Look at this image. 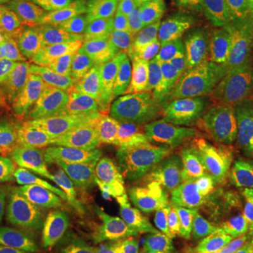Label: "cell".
Wrapping results in <instances>:
<instances>
[{
	"label": "cell",
	"instance_id": "cell-23",
	"mask_svg": "<svg viewBox=\"0 0 253 253\" xmlns=\"http://www.w3.org/2000/svg\"><path fill=\"white\" fill-rule=\"evenodd\" d=\"M63 1L91 21L107 23L134 14L148 0H63Z\"/></svg>",
	"mask_w": 253,
	"mask_h": 253
},
{
	"label": "cell",
	"instance_id": "cell-8",
	"mask_svg": "<svg viewBox=\"0 0 253 253\" xmlns=\"http://www.w3.org/2000/svg\"><path fill=\"white\" fill-rule=\"evenodd\" d=\"M145 177L180 193L196 204L203 184L201 129L190 128L172 149L149 165Z\"/></svg>",
	"mask_w": 253,
	"mask_h": 253
},
{
	"label": "cell",
	"instance_id": "cell-25",
	"mask_svg": "<svg viewBox=\"0 0 253 253\" xmlns=\"http://www.w3.org/2000/svg\"><path fill=\"white\" fill-rule=\"evenodd\" d=\"M34 126L36 124L24 123L9 116L0 118V168L13 159Z\"/></svg>",
	"mask_w": 253,
	"mask_h": 253
},
{
	"label": "cell",
	"instance_id": "cell-10",
	"mask_svg": "<svg viewBox=\"0 0 253 253\" xmlns=\"http://www.w3.org/2000/svg\"><path fill=\"white\" fill-rule=\"evenodd\" d=\"M169 26H173L172 0H149L134 14L91 26L81 49L113 51Z\"/></svg>",
	"mask_w": 253,
	"mask_h": 253
},
{
	"label": "cell",
	"instance_id": "cell-12",
	"mask_svg": "<svg viewBox=\"0 0 253 253\" xmlns=\"http://www.w3.org/2000/svg\"><path fill=\"white\" fill-rule=\"evenodd\" d=\"M58 145L78 151L93 169L132 183L142 179L151 165L142 154L121 151L94 134L79 132L71 128L59 129Z\"/></svg>",
	"mask_w": 253,
	"mask_h": 253
},
{
	"label": "cell",
	"instance_id": "cell-30",
	"mask_svg": "<svg viewBox=\"0 0 253 253\" xmlns=\"http://www.w3.org/2000/svg\"><path fill=\"white\" fill-rule=\"evenodd\" d=\"M37 251L38 248L27 246L16 239H10V238L0 239V253H37Z\"/></svg>",
	"mask_w": 253,
	"mask_h": 253
},
{
	"label": "cell",
	"instance_id": "cell-27",
	"mask_svg": "<svg viewBox=\"0 0 253 253\" xmlns=\"http://www.w3.org/2000/svg\"><path fill=\"white\" fill-rule=\"evenodd\" d=\"M193 253H239V245L210 226H201L191 245Z\"/></svg>",
	"mask_w": 253,
	"mask_h": 253
},
{
	"label": "cell",
	"instance_id": "cell-34",
	"mask_svg": "<svg viewBox=\"0 0 253 253\" xmlns=\"http://www.w3.org/2000/svg\"><path fill=\"white\" fill-rule=\"evenodd\" d=\"M14 3H17V0H0V7H7Z\"/></svg>",
	"mask_w": 253,
	"mask_h": 253
},
{
	"label": "cell",
	"instance_id": "cell-36",
	"mask_svg": "<svg viewBox=\"0 0 253 253\" xmlns=\"http://www.w3.org/2000/svg\"><path fill=\"white\" fill-rule=\"evenodd\" d=\"M248 189H253V180H252V183H251V186H249Z\"/></svg>",
	"mask_w": 253,
	"mask_h": 253
},
{
	"label": "cell",
	"instance_id": "cell-22",
	"mask_svg": "<svg viewBox=\"0 0 253 253\" xmlns=\"http://www.w3.org/2000/svg\"><path fill=\"white\" fill-rule=\"evenodd\" d=\"M253 180V113L246 120L236 142L225 184V197L248 189Z\"/></svg>",
	"mask_w": 253,
	"mask_h": 253
},
{
	"label": "cell",
	"instance_id": "cell-21",
	"mask_svg": "<svg viewBox=\"0 0 253 253\" xmlns=\"http://www.w3.org/2000/svg\"><path fill=\"white\" fill-rule=\"evenodd\" d=\"M219 231L239 246L253 245V189L238 194L221 211Z\"/></svg>",
	"mask_w": 253,
	"mask_h": 253
},
{
	"label": "cell",
	"instance_id": "cell-17",
	"mask_svg": "<svg viewBox=\"0 0 253 253\" xmlns=\"http://www.w3.org/2000/svg\"><path fill=\"white\" fill-rule=\"evenodd\" d=\"M189 129L186 120L161 96L146 113L141 154L151 163L158 161L172 149Z\"/></svg>",
	"mask_w": 253,
	"mask_h": 253
},
{
	"label": "cell",
	"instance_id": "cell-31",
	"mask_svg": "<svg viewBox=\"0 0 253 253\" xmlns=\"http://www.w3.org/2000/svg\"><path fill=\"white\" fill-rule=\"evenodd\" d=\"M37 253H69V252H66V251L61 249V248L56 245V242H52V244H48L45 245V246L38 248Z\"/></svg>",
	"mask_w": 253,
	"mask_h": 253
},
{
	"label": "cell",
	"instance_id": "cell-29",
	"mask_svg": "<svg viewBox=\"0 0 253 253\" xmlns=\"http://www.w3.org/2000/svg\"><path fill=\"white\" fill-rule=\"evenodd\" d=\"M200 228H201V225H200L199 229L194 231L193 234L184 236V238H181V239L173 242V244L166 245V246H163V248H161V249H158V251H155V252L152 253H193L191 252L193 239H194L196 234L200 231Z\"/></svg>",
	"mask_w": 253,
	"mask_h": 253
},
{
	"label": "cell",
	"instance_id": "cell-4",
	"mask_svg": "<svg viewBox=\"0 0 253 253\" xmlns=\"http://www.w3.org/2000/svg\"><path fill=\"white\" fill-rule=\"evenodd\" d=\"M166 84L168 79H163L84 94L63 114L61 123L73 131L93 134L101 124L121 113L151 107L162 96Z\"/></svg>",
	"mask_w": 253,
	"mask_h": 253
},
{
	"label": "cell",
	"instance_id": "cell-15",
	"mask_svg": "<svg viewBox=\"0 0 253 253\" xmlns=\"http://www.w3.org/2000/svg\"><path fill=\"white\" fill-rule=\"evenodd\" d=\"M1 23L0 61L9 72L31 79L49 51H46L36 30L14 13H1Z\"/></svg>",
	"mask_w": 253,
	"mask_h": 253
},
{
	"label": "cell",
	"instance_id": "cell-35",
	"mask_svg": "<svg viewBox=\"0 0 253 253\" xmlns=\"http://www.w3.org/2000/svg\"><path fill=\"white\" fill-rule=\"evenodd\" d=\"M1 31H3V23H1V13H0V36H1Z\"/></svg>",
	"mask_w": 253,
	"mask_h": 253
},
{
	"label": "cell",
	"instance_id": "cell-7",
	"mask_svg": "<svg viewBox=\"0 0 253 253\" xmlns=\"http://www.w3.org/2000/svg\"><path fill=\"white\" fill-rule=\"evenodd\" d=\"M162 97L193 129L212 126L241 106L222 87L218 73L168 82Z\"/></svg>",
	"mask_w": 253,
	"mask_h": 253
},
{
	"label": "cell",
	"instance_id": "cell-11",
	"mask_svg": "<svg viewBox=\"0 0 253 253\" xmlns=\"http://www.w3.org/2000/svg\"><path fill=\"white\" fill-rule=\"evenodd\" d=\"M37 96L48 114L59 120L84 96L75 54L48 52L33 75Z\"/></svg>",
	"mask_w": 253,
	"mask_h": 253
},
{
	"label": "cell",
	"instance_id": "cell-2",
	"mask_svg": "<svg viewBox=\"0 0 253 253\" xmlns=\"http://www.w3.org/2000/svg\"><path fill=\"white\" fill-rule=\"evenodd\" d=\"M252 113V106L241 104L221 121L201 129L203 184L194 204L199 225L212 228L219 222L222 204L226 200V176L234 149Z\"/></svg>",
	"mask_w": 253,
	"mask_h": 253
},
{
	"label": "cell",
	"instance_id": "cell-5",
	"mask_svg": "<svg viewBox=\"0 0 253 253\" xmlns=\"http://www.w3.org/2000/svg\"><path fill=\"white\" fill-rule=\"evenodd\" d=\"M135 186L138 191L135 204L116 229L179 232L199 225L196 207L186 196L162 187L145 176Z\"/></svg>",
	"mask_w": 253,
	"mask_h": 253
},
{
	"label": "cell",
	"instance_id": "cell-26",
	"mask_svg": "<svg viewBox=\"0 0 253 253\" xmlns=\"http://www.w3.org/2000/svg\"><path fill=\"white\" fill-rule=\"evenodd\" d=\"M226 62H253V31L234 18L226 34Z\"/></svg>",
	"mask_w": 253,
	"mask_h": 253
},
{
	"label": "cell",
	"instance_id": "cell-13",
	"mask_svg": "<svg viewBox=\"0 0 253 253\" xmlns=\"http://www.w3.org/2000/svg\"><path fill=\"white\" fill-rule=\"evenodd\" d=\"M200 225L179 232L144 231V229H113L96 235L61 239L56 245L69 253H152L193 234Z\"/></svg>",
	"mask_w": 253,
	"mask_h": 253
},
{
	"label": "cell",
	"instance_id": "cell-14",
	"mask_svg": "<svg viewBox=\"0 0 253 253\" xmlns=\"http://www.w3.org/2000/svg\"><path fill=\"white\" fill-rule=\"evenodd\" d=\"M236 13V0H177L173 7L176 45L199 38L226 34Z\"/></svg>",
	"mask_w": 253,
	"mask_h": 253
},
{
	"label": "cell",
	"instance_id": "cell-24",
	"mask_svg": "<svg viewBox=\"0 0 253 253\" xmlns=\"http://www.w3.org/2000/svg\"><path fill=\"white\" fill-rule=\"evenodd\" d=\"M218 81L238 104L253 107V62H225Z\"/></svg>",
	"mask_w": 253,
	"mask_h": 253
},
{
	"label": "cell",
	"instance_id": "cell-6",
	"mask_svg": "<svg viewBox=\"0 0 253 253\" xmlns=\"http://www.w3.org/2000/svg\"><path fill=\"white\" fill-rule=\"evenodd\" d=\"M14 14L36 30L46 51L59 55L81 51L91 28L89 20L63 0H21Z\"/></svg>",
	"mask_w": 253,
	"mask_h": 253
},
{
	"label": "cell",
	"instance_id": "cell-9",
	"mask_svg": "<svg viewBox=\"0 0 253 253\" xmlns=\"http://www.w3.org/2000/svg\"><path fill=\"white\" fill-rule=\"evenodd\" d=\"M83 82L84 94L144 84L166 79L165 69L142 68L104 49H81L75 52Z\"/></svg>",
	"mask_w": 253,
	"mask_h": 253
},
{
	"label": "cell",
	"instance_id": "cell-18",
	"mask_svg": "<svg viewBox=\"0 0 253 253\" xmlns=\"http://www.w3.org/2000/svg\"><path fill=\"white\" fill-rule=\"evenodd\" d=\"M0 96L6 116L30 124L52 123L54 117L41 106L34 83L27 76L9 72V81L0 89Z\"/></svg>",
	"mask_w": 253,
	"mask_h": 253
},
{
	"label": "cell",
	"instance_id": "cell-19",
	"mask_svg": "<svg viewBox=\"0 0 253 253\" xmlns=\"http://www.w3.org/2000/svg\"><path fill=\"white\" fill-rule=\"evenodd\" d=\"M173 31L156 30L135 41L118 46L111 52L120 55L142 68L163 69L172 61L173 52L176 49Z\"/></svg>",
	"mask_w": 253,
	"mask_h": 253
},
{
	"label": "cell",
	"instance_id": "cell-1",
	"mask_svg": "<svg viewBox=\"0 0 253 253\" xmlns=\"http://www.w3.org/2000/svg\"><path fill=\"white\" fill-rule=\"evenodd\" d=\"M135 183L90 168L79 196L58 224L62 239L116 229L135 204Z\"/></svg>",
	"mask_w": 253,
	"mask_h": 253
},
{
	"label": "cell",
	"instance_id": "cell-3",
	"mask_svg": "<svg viewBox=\"0 0 253 253\" xmlns=\"http://www.w3.org/2000/svg\"><path fill=\"white\" fill-rule=\"evenodd\" d=\"M90 166L78 151L59 146L55 161L24 208V218L33 234L44 235L59 224L79 196Z\"/></svg>",
	"mask_w": 253,
	"mask_h": 253
},
{
	"label": "cell",
	"instance_id": "cell-32",
	"mask_svg": "<svg viewBox=\"0 0 253 253\" xmlns=\"http://www.w3.org/2000/svg\"><path fill=\"white\" fill-rule=\"evenodd\" d=\"M7 81H9V71L6 69V66L0 61V89L6 84Z\"/></svg>",
	"mask_w": 253,
	"mask_h": 253
},
{
	"label": "cell",
	"instance_id": "cell-28",
	"mask_svg": "<svg viewBox=\"0 0 253 253\" xmlns=\"http://www.w3.org/2000/svg\"><path fill=\"white\" fill-rule=\"evenodd\" d=\"M235 18L253 31V0H236Z\"/></svg>",
	"mask_w": 253,
	"mask_h": 253
},
{
	"label": "cell",
	"instance_id": "cell-16",
	"mask_svg": "<svg viewBox=\"0 0 253 253\" xmlns=\"http://www.w3.org/2000/svg\"><path fill=\"white\" fill-rule=\"evenodd\" d=\"M226 34L191 38L176 46L169 69L168 82L215 75L226 62Z\"/></svg>",
	"mask_w": 253,
	"mask_h": 253
},
{
	"label": "cell",
	"instance_id": "cell-33",
	"mask_svg": "<svg viewBox=\"0 0 253 253\" xmlns=\"http://www.w3.org/2000/svg\"><path fill=\"white\" fill-rule=\"evenodd\" d=\"M239 253H253V245L239 246Z\"/></svg>",
	"mask_w": 253,
	"mask_h": 253
},
{
	"label": "cell",
	"instance_id": "cell-20",
	"mask_svg": "<svg viewBox=\"0 0 253 253\" xmlns=\"http://www.w3.org/2000/svg\"><path fill=\"white\" fill-rule=\"evenodd\" d=\"M148 109H132L121 113L101 124L93 134L121 151L141 154L142 131Z\"/></svg>",
	"mask_w": 253,
	"mask_h": 253
}]
</instances>
